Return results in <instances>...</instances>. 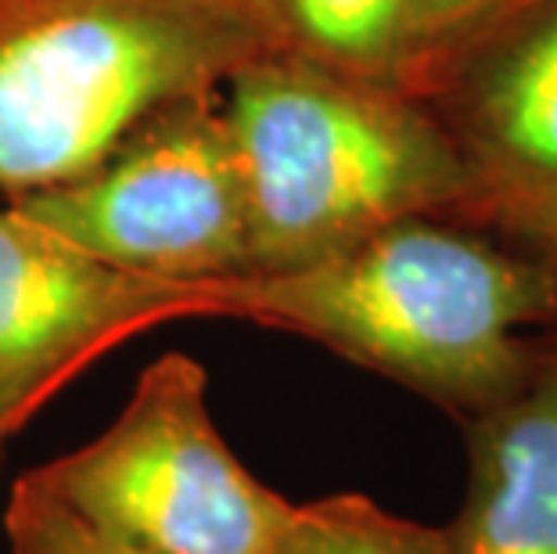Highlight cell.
<instances>
[{
    "label": "cell",
    "instance_id": "6da1fadb",
    "mask_svg": "<svg viewBox=\"0 0 557 554\" xmlns=\"http://www.w3.org/2000/svg\"><path fill=\"white\" fill-rule=\"evenodd\" d=\"M231 321L313 338L475 421L557 346V253L460 220L410 217L346 253L223 281Z\"/></svg>",
    "mask_w": 557,
    "mask_h": 554
},
{
    "label": "cell",
    "instance_id": "7a4b0ae2",
    "mask_svg": "<svg viewBox=\"0 0 557 554\" xmlns=\"http://www.w3.org/2000/svg\"><path fill=\"white\" fill-rule=\"evenodd\" d=\"M223 115L245 181L248 274L320 263L396 220L475 217L460 151L399 87L270 54L231 76Z\"/></svg>",
    "mask_w": 557,
    "mask_h": 554
},
{
    "label": "cell",
    "instance_id": "3957f363",
    "mask_svg": "<svg viewBox=\"0 0 557 554\" xmlns=\"http://www.w3.org/2000/svg\"><path fill=\"white\" fill-rule=\"evenodd\" d=\"M270 54L259 0H0V187L76 181L148 115Z\"/></svg>",
    "mask_w": 557,
    "mask_h": 554
},
{
    "label": "cell",
    "instance_id": "277c9868",
    "mask_svg": "<svg viewBox=\"0 0 557 554\" xmlns=\"http://www.w3.org/2000/svg\"><path fill=\"white\" fill-rule=\"evenodd\" d=\"M47 490L156 554H277L292 508L212 426L206 368L165 353L98 440L33 468Z\"/></svg>",
    "mask_w": 557,
    "mask_h": 554
},
{
    "label": "cell",
    "instance_id": "5b68a950",
    "mask_svg": "<svg viewBox=\"0 0 557 554\" xmlns=\"http://www.w3.org/2000/svg\"><path fill=\"white\" fill-rule=\"evenodd\" d=\"M11 209L129 274H248L245 181L216 94L165 104L90 173L15 195Z\"/></svg>",
    "mask_w": 557,
    "mask_h": 554
},
{
    "label": "cell",
    "instance_id": "8992f818",
    "mask_svg": "<svg viewBox=\"0 0 557 554\" xmlns=\"http://www.w3.org/2000/svg\"><path fill=\"white\" fill-rule=\"evenodd\" d=\"M223 281L129 274L0 209V440L126 338L227 317Z\"/></svg>",
    "mask_w": 557,
    "mask_h": 554
},
{
    "label": "cell",
    "instance_id": "52a82bcc",
    "mask_svg": "<svg viewBox=\"0 0 557 554\" xmlns=\"http://www.w3.org/2000/svg\"><path fill=\"white\" fill-rule=\"evenodd\" d=\"M421 101L471 173L475 227L529 242L557 217V0L482 33Z\"/></svg>",
    "mask_w": 557,
    "mask_h": 554
},
{
    "label": "cell",
    "instance_id": "ba28073f",
    "mask_svg": "<svg viewBox=\"0 0 557 554\" xmlns=\"http://www.w3.org/2000/svg\"><path fill=\"white\" fill-rule=\"evenodd\" d=\"M454 554H557V346L511 404L468 421Z\"/></svg>",
    "mask_w": 557,
    "mask_h": 554
},
{
    "label": "cell",
    "instance_id": "9c48e42d",
    "mask_svg": "<svg viewBox=\"0 0 557 554\" xmlns=\"http://www.w3.org/2000/svg\"><path fill=\"white\" fill-rule=\"evenodd\" d=\"M277 54L403 90L410 0H259Z\"/></svg>",
    "mask_w": 557,
    "mask_h": 554
},
{
    "label": "cell",
    "instance_id": "30bf717a",
    "mask_svg": "<svg viewBox=\"0 0 557 554\" xmlns=\"http://www.w3.org/2000/svg\"><path fill=\"white\" fill-rule=\"evenodd\" d=\"M277 554H454L446 529L377 508L360 493L295 504Z\"/></svg>",
    "mask_w": 557,
    "mask_h": 554
},
{
    "label": "cell",
    "instance_id": "8fae6325",
    "mask_svg": "<svg viewBox=\"0 0 557 554\" xmlns=\"http://www.w3.org/2000/svg\"><path fill=\"white\" fill-rule=\"evenodd\" d=\"M4 533L8 554H156L69 508L33 471L11 487Z\"/></svg>",
    "mask_w": 557,
    "mask_h": 554
},
{
    "label": "cell",
    "instance_id": "7c38bea8",
    "mask_svg": "<svg viewBox=\"0 0 557 554\" xmlns=\"http://www.w3.org/2000/svg\"><path fill=\"white\" fill-rule=\"evenodd\" d=\"M529 0H410V40L403 90L421 98L424 87L482 33L500 26Z\"/></svg>",
    "mask_w": 557,
    "mask_h": 554
},
{
    "label": "cell",
    "instance_id": "4fadbf2b",
    "mask_svg": "<svg viewBox=\"0 0 557 554\" xmlns=\"http://www.w3.org/2000/svg\"><path fill=\"white\" fill-rule=\"evenodd\" d=\"M529 242H532V245H547V249L557 253V217L543 223V227H536V234H532Z\"/></svg>",
    "mask_w": 557,
    "mask_h": 554
},
{
    "label": "cell",
    "instance_id": "5bb4252c",
    "mask_svg": "<svg viewBox=\"0 0 557 554\" xmlns=\"http://www.w3.org/2000/svg\"><path fill=\"white\" fill-rule=\"evenodd\" d=\"M0 446H4V440H0Z\"/></svg>",
    "mask_w": 557,
    "mask_h": 554
}]
</instances>
